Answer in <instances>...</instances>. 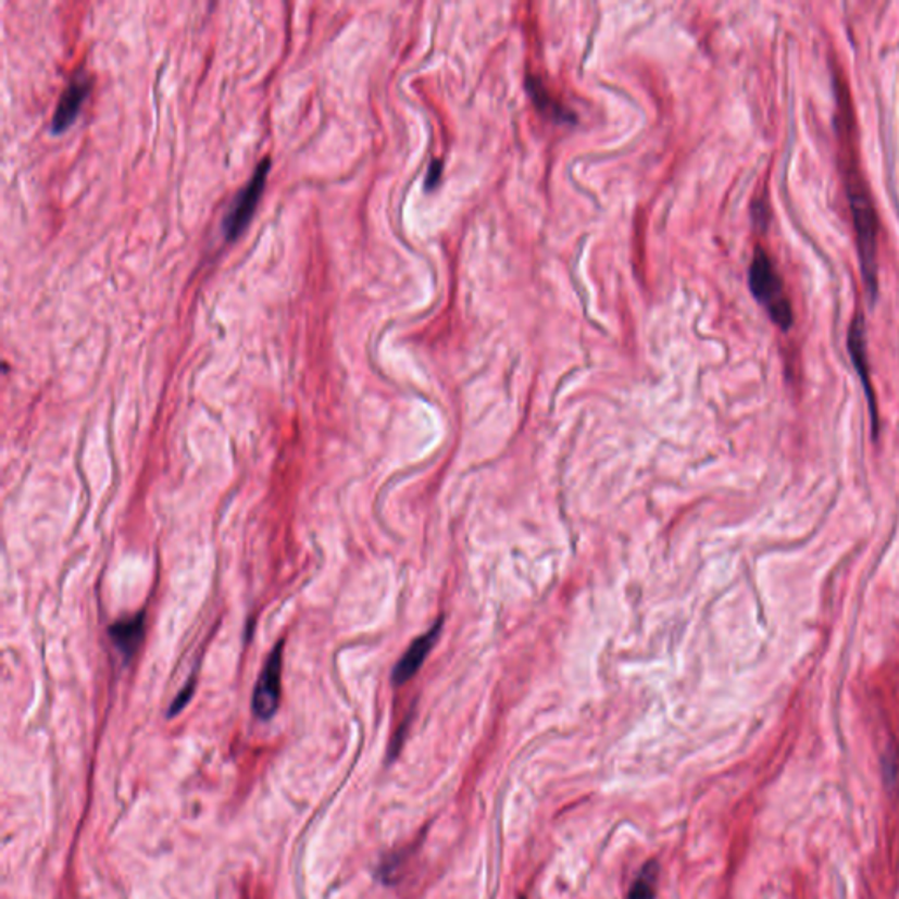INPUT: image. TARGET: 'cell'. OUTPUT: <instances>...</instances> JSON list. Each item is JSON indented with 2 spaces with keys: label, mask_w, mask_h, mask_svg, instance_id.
I'll return each mask as SVG.
<instances>
[{
  "label": "cell",
  "mask_w": 899,
  "mask_h": 899,
  "mask_svg": "<svg viewBox=\"0 0 899 899\" xmlns=\"http://www.w3.org/2000/svg\"><path fill=\"white\" fill-rule=\"evenodd\" d=\"M193 690H196V682L193 681L188 682L187 687L179 690V695L174 698L173 704H171L170 717L178 715L183 708L187 707L188 701L192 699Z\"/></svg>",
  "instance_id": "8fae6325"
},
{
  "label": "cell",
  "mask_w": 899,
  "mask_h": 899,
  "mask_svg": "<svg viewBox=\"0 0 899 899\" xmlns=\"http://www.w3.org/2000/svg\"><path fill=\"white\" fill-rule=\"evenodd\" d=\"M749 285L753 297L766 308L773 322L781 325L784 330L789 329L792 324V308L782 285L781 276L776 273L763 248H758L753 255L749 271Z\"/></svg>",
  "instance_id": "7a4b0ae2"
},
{
  "label": "cell",
  "mask_w": 899,
  "mask_h": 899,
  "mask_svg": "<svg viewBox=\"0 0 899 899\" xmlns=\"http://www.w3.org/2000/svg\"><path fill=\"white\" fill-rule=\"evenodd\" d=\"M271 159L262 160L261 164L257 165L255 173L251 174L250 182L245 185L241 192L236 197V201L230 205L227 216L224 220V233L227 239L238 238L239 234L245 230L251 216L255 213L257 204L261 201L262 192H264L265 178L270 174Z\"/></svg>",
  "instance_id": "3957f363"
},
{
  "label": "cell",
  "mask_w": 899,
  "mask_h": 899,
  "mask_svg": "<svg viewBox=\"0 0 899 899\" xmlns=\"http://www.w3.org/2000/svg\"><path fill=\"white\" fill-rule=\"evenodd\" d=\"M845 187L849 193L850 210L858 234L859 262L864 287L870 297L875 299L878 292V216L870 196V188L859 171V165H856V159H852V164L845 165Z\"/></svg>",
  "instance_id": "6da1fadb"
},
{
  "label": "cell",
  "mask_w": 899,
  "mask_h": 899,
  "mask_svg": "<svg viewBox=\"0 0 899 899\" xmlns=\"http://www.w3.org/2000/svg\"><path fill=\"white\" fill-rule=\"evenodd\" d=\"M439 633H441V621H439L438 624H434L433 629L427 630L425 635L419 636V638L410 645V649L404 652L401 661L396 664V670H394L392 681L396 682V684H407L410 678H413V676L419 673L425 659H427L430 650H433Z\"/></svg>",
  "instance_id": "8992f818"
},
{
  "label": "cell",
  "mask_w": 899,
  "mask_h": 899,
  "mask_svg": "<svg viewBox=\"0 0 899 899\" xmlns=\"http://www.w3.org/2000/svg\"><path fill=\"white\" fill-rule=\"evenodd\" d=\"M522 899H524V898H522Z\"/></svg>",
  "instance_id": "4fadbf2b"
},
{
  "label": "cell",
  "mask_w": 899,
  "mask_h": 899,
  "mask_svg": "<svg viewBox=\"0 0 899 899\" xmlns=\"http://www.w3.org/2000/svg\"><path fill=\"white\" fill-rule=\"evenodd\" d=\"M439 179H441V162H439V160H434L433 165H430L429 174H427V179H425V187L433 190V188L438 185Z\"/></svg>",
  "instance_id": "7c38bea8"
},
{
  "label": "cell",
  "mask_w": 899,
  "mask_h": 899,
  "mask_svg": "<svg viewBox=\"0 0 899 899\" xmlns=\"http://www.w3.org/2000/svg\"><path fill=\"white\" fill-rule=\"evenodd\" d=\"M284 641L274 647L270 658L265 661L259 682H257L251 710L262 721L273 717L279 707L282 696V664H284Z\"/></svg>",
  "instance_id": "277c9868"
},
{
  "label": "cell",
  "mask_w": 899,
  "mask_h": 899,
  "mask_svg": "<svg viewBox=\"0 0 899 899\" xmlns=\"http://www.w3.org/2000/svg\"><path fill=\"white\" fill-rule=\"evenodd\" d=\"M849 352L854 361L856 370H858L861 382H863L864 390H866L867 399H870V407H872L873 427L877 430V407H875V398H873L872 385H870V367H867L866 339H864V316L861 311L856 313L852 325L849 330Z\"/></svg>",
  "instance_id": "52a82bcc"
},
{
  "label": "cell",
  "mask_w": 899,
  "mask_h": 899,
  "mask_svg": "<svg viewBox=\"0 0 899 899\" xmlns=\"http://www.w3.org/2000/svg\"><path fill=\"white\" fill-rule=\"evenodd\" d=\"M90 90V82H88L87 73H79L68 82L67 88L60 97L59 105H57L55 114L51 120V127L55 133H62L68 125L73 124L79 110H82L85 97Z\"/></svg>",
  "instance_id": "5b68a950"
},
{
  "label": "cell",
  "mask_w": 899,
  "mask_h": 899,
  "mask_svg": "<svg viewBox=\"0 0 899 899\" xmlns=\"http://www.w3.org/2000/svg\"><path fill=\"white\" fill-rule=\"evenodd\" d=\"M527 88H529L530 97H533V101L538 105V110L541 111V113L548 114L550 118L558 120V122H561V120L562 122H570V111H567L561 102L553 101L552 93L547 91L544 83L529 78L527 79Z\"/></svg>",
  "instance_id": "9c48e42d"
},
{
  "label": "cell",
  "mask_w": 899,
  "mask_h": 899,
  "mask_svg": "<svg viewBox=\"0 0 899 899\" xmlns=\"http://www.w3.org/2000/svg\"><path fill=\"white\" fill-rule=\"evenodd\" d=\"M659 864L655 861L645 864L638 878L633 882L627 899H655L658 890Z\"/></svg>",
  "instance_id": "30bf717a"
},
{
  "label": "cell",
  "mask_w": 899,
  "mask_h": 899,
  "mask_svg": "<svg viewBox=\"0 0 899 899\" xmlns=\"http://www.w3.org/2000/svg\"><path fill=\"white\" fill-rule=\"evenodd\" d=\"M145 613H137V615L122 619V621L114 622L110 627L111 641L114 647L120 650L124 658L130 659L139 649L142 638H145Z\"/></svg>",
  "instance_id": "ba28073f"
}]
</instances>
